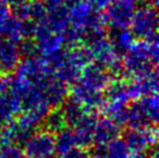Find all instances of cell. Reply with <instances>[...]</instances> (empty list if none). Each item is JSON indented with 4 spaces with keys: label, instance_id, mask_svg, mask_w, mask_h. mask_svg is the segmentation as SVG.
I'll return each instance as SVG.
<instances>
[{
    "label": "cell",
    "instance_id": "27",
    "mask_svg": "<svg viewBox=\"0 0 159 158\" xmlns=\"http://www.w3.org/2000/svg\"><path fill=\"white\" fill-rule=\"evenodd\" d=\"M19 49L21 57H31L37 55V47L34 40L31 39H23L19 43Z\"/></svg>",
    "mask_w": 159,
    "mask_h": 158
},
{
    "label": "cell",
    "instance_id": "24",
    "mask_svg": "<svg viewBox=\"0 0 159 158\" xmlns=\"http://www.w3.org/2000/svg\"><path fill=\"white\" fill-rule=\"evenodd\" d=\"M105 151L107 158H127L131 152L124 138L120 136L109 141L105 145Z\"/></svg>",
    "mask_w": 159,
    "mask_h": 158
},
{
    "label": "cell",
    "instance_id": "31",
    "mask_svg": "<svg viewBox=\"0 0 159 158\" xmlns=\"http://www.w3.org/2000/svg\"><path fill=\"white\" fill-rule=\"evenodd\" d=\"M9 84H11V77L8 75L6 73L0 75V95H2L8 91Z\"/></svg>",
    "mask_w": 159,
    "mask_h": 158
},
{
    "label": "cell",
    "instance_id": "25",
    "mask_svg": "<svg viewBox=\"0 0 159 158\" xmlns=\"http://www.w3.org/2000/svg\"><path fill=\"white\" fill-rule=\"evenodd\" d=\"M48 14V8L44 1L42 0H30V13L29 19L36 23L44 21Z\"/></svg>",
    "mask_w": 159,
    "mask_h": 158
},
{
    "label": "cell",
    "instance_id": "23",
    "mask_svg": "<svg viewBox=\"0 0 159 158\" xmlns=\"http://www.w3.org/2000/svg\"><path fill=\"white\" fill-rule=\"evenodd\" d=\"M80 70L73 66L71 63L65 59L61 65H58L56 69L52 70V77L61 80L65 84H73L77 81V79L79 77Z\"/></svg>",
    "mask_w": 159,
    "mask_h": 158
},
{
    "label": "cell",
    "instance_id": "34",
    "mask_svg": "<svg viewBox=\"0 0 159 158\" xmlns=\"http://www.w3.org/2000/svg\"><path fill=\"white\" fill-rule=\"evenodd\" d=\"M8 14H11L9 13V6H7L2 0H0V18H4Z\"/></svg>",
    "mask_w": 159,
    "mask_h": 158
},
{
    "label": "cell",
    "instance_id": "35",
    "mask_svg": "<svg viewBox=\"0 0 159 158\" xmlns=\"http://www.w3.org/2000/svg\"><path fill=\"white\" fill-rule=\"evenodd\" d=\"M127 158H150L145 152H133V155H129Z\"/></svg>",
    "mask_w": 159,
    "mask_h": 158
},
{
    "label": "cell",
    "instance_id": "37",
    "mask_svg": "<svg viewBox=\"0 0 159 158\" xmlns=\"http://www.w3.org/2000/svg\"><path fill=\"white\" fill-rule=\"evenodd\" d=\"M2 146H4V145H2V142H1V138H0V149H1Z\"/></svg>",
    "mask_w": 159,
    "mask_h": 158
},
{
    "label": "cell",
    "instance_id": "20",
    "mask_svg": "<svg viewBox=\"0 0 159 158\" xmlns=\"http://www.w3.org/2000/svg\"><path fill=\"white\" fill-rule=\"evenodd\" d=\"M61 109L63 112V115H64V118H65V122H66V126L69 127H75L79 121L83 118V116L85 115V113L87 110H85L79 104H77L75 101L71 100H65L61 106Z\"/></svg>",
    "mask_w": 159,
    "mask_h": 158
},
{
    "label": "cell",
    "instance_id": "15",
    "mask_svg": "<svg viewBox=\"0 0 159 158\" xmlns=\"http://www.w3.org/2000/svg\"><path fill=\"white\" fill-rule=\"evenodd\" d=\"M78 146L75 129L72 127H64L55 134V151L58 156H62L70 149Z\"/></svg>",
    "mask_w": 159,
    "mask_h": 158
},
{
    "label": "cell",
    "instance_id": "14",
    "mask_svg": "<svg viewBox=\"0 0 159 158\" xmlns=\"http://www.w3.org/2000/svg\"><path fill=\"white\" fill-rule=\"evenodd\" d=\"M136 37L134 36L130 29L127 28H119V29H113V33L109 36V41L111 42L115 50L122 55L129 51L134 47L136 42Z\"/></svg>",
    "mask_w": 159,
    "mask_h": 158
},
{
    "label": "cell",
    "instance_id": "32",
    "mask_svg": "<svg viewBox=\"0 0 159 158\" xmlns=\"http://www.w3.org/2000/svg\"><path fill=\"white\" fill-rule=\"evenodd\" d=\"M47 7H61V6H69L70 0H44Z\"/></svg>",
    "mask_w": 159,
    "mask_h": 158
},
{
    "label": "cell",
    "instance_id": "30",
    "mask_svg": "<svg viewBox=\"0 0 159 158\" xmlns=\"http://www.w3.org/2000/svg\"><path fill=\"white\" fill-rule=\"evenodd\" d=\"M89 5L92 6L95 11H103L108 7V5L111 2V0H87Z\"/></svg>",
    "mask_w": 159,
    "mask_h": 158
},
{
    "label": "cell",
    "instance_id": "36",
    "mask_svg": "<svg viewBox=\"0 0 159 158\" xmlns=\"http://www.w3.org/2000/svg\"><path fill=\"white\" fill-rule=\"evenodd\" d=\"M144 1H146L149 5H151V6H153V7H157L158 6V0H144Z\"/></svg>",
    "mask_w": 159,
    "mask_h": 158
},
{
    "label": "cell",
    "instance_id": "28",
    "mask_svg": "<svg viewBox=\"0 0 159 158\" xmlns=\"http://www.w3.org/2000/svg\"><path fill=\"white\" fill-rule=\"evenodd\" d=\"M13 15L20 20H28L30 13V0L23 1L21 4L13 6Z\"/></svg>",
    "mask_w": 159,
    "mask_h": 158
},
{
    "label": "cell",
    "instance_id": "6",
    "mask_svg": "<svg viewBox=\"0 0 159 158\" xmlns=\"http://www.w3.org/2000/svg\"><path fill=\"white\" fill-rule=\"evenodd\" d=\"M111 79H113L111 76L103 66L99 65L98 63L95 64L89 63V65H86L80 70L77 83L81 84L83 86L91 88L93 91L105 92Z\"/></svg>",
    "mask_w": 159,
    "mask_h": 158
},
{
    "label": "cell",
    "instance_id": "9",
    "mask_svg": "<svg viewBox=\"0 0 159 158\" xmlns=\"http://www.w3.org/2000/svg\"><path fill=\"white\" fill-rule=\"evenodd\" d=\"M127 90L130 100H137L139 98L156 93L158 90V72L157 69L136 76L131 78V81L127 83Z\"/></svg>",
    "mask_w": 159,
    "mask_h": 158
},
{
    "label": "cell",
    "instance_id": "18",
    "mask_svg": "<svg viewBox=\"0 0 159 158\" xmlns=\"http://www.w3.org/2000/svg\"><path fill=\"white\" fill-rule=\"evenodd\" d=\"M125 124L129 128H131V129H139V128L156 126V124L151 123V121L144 114V112L141 109V107L138 106L137 101H135L134 104L128 106V113H127Z\"/></svg>",
    "mask_w": 159,
    "mask_h": 158
},
{
    "label": "cell",
    "instance_id": "2",
    "mask_svg": "<svg viewBox=\"0 0 159 158\" xmlns=\"http://www.w3.org/2000/svg\"><path fill=\"white\" fill-rule=\"evenodd\" d=\"M129 27L134 36L142 40L157 34L158 14L156 7L151 5H144L139 8L137 7L130 19Z\"/></svg>",
    "mask_w": 159,
    "mask_h": 158
},
{
    "label": "cell",
    "instance_id": "16",
    "mask_svg": "<svg viewBox=\"0 0 159 158\" xmlns=\"http://www.w3.org/2000/svg\"><path fill=\"white\" fill-rule=\"evenodd\" d=\"M44 114L41 113L37 109H22L18 114L16 121L15 123L18 124L19 128L25 129V130H29V132H34L36 128L42 126V121H43Z\"/></svg>",
    "mask_w": 159,
    "mask_h": 158
},
{
    "label": "cell",
    "instance_id": "3",
    "mask_svg": "<svg viewBox=\"0 0 159 158\" xmlns=\"http://www.w3.org/2000/svg\"><path fill=\"white\" fill-rule=\"evenodd\" d=\"M52 76L48 64L43 58L37 56L25 57L20 61L15 69V77L29 84L43 83Z\"/></svg>",
    "mask_w": 159,
    "mask_h": 158
},
{
    "label": "cell",
    "instance_id": "38",
    "mask_svg": "<svg viewBox=\"0 0 159 158\" xmlns=\"http://www.w3.org/2000/svg\"><path fill=\"white\" fill-rule=\"evenodd\" d=\"M75 1H78V0H70V4H72V2H75Z\"/></svg>",
    "mask_w": 159,
    "mask_h": 158
},
{
    "label": "cell",
    "instance_id": "8",
    "mask_svg": "<svg viewBox=\"0 0 159 158\" xmlns=\"http://www.w3.org/2000/svg\"><path fill=\"white\" fill-rule=\"evenodd\" d=\"M69 99L75 101L79 104L87 112H95L101 110L106 102V97L103 95V92L93 91L91 88L83 86L79 83H73V86L71 88Z\"/></svg>",
    "mask_w": 159,
    "mask_h": 158
},
{
    "label": "cell",
    "instance_id": "26",
    "mask_svg": "<svg viewBox=\"0 0 159 158\" xmlns=\"http://www.w3.org/2000/svg\"><path fill=\"white\" fill-rule=\"evenodd\" d=\"M0 158H27V156L18 144H9L0 149Z\"/></svg>",
    "mask_w": 159,
    "mask_h": 158
},
{
    "label": "cell",
    "instance_id": "29",
    "mask_svg": "<svg viewBox=\"0 0 159 158\" xmlns=\"http://www.w3.org/2000/svg\"><path fill=\"white\" fill-rule=\"evenodd\" d=\"M91 154L86 148H81V146H75L66 151L62 156H58V158H89Z\"/></svg>",
    "mask_w": 159,
    "mask_h": 158
},
{
    "label": "cell",
    "instance_id": "12",
    "mask_svg": "<svg viewBox=\"0 0 159 158\" xmlns=\"http://www.w3.org/2000/svg\"><path fill=\"white\" fill-rule=\"evenodd\" d=\"M98 116L94 112H86L79 123L73 127L77 138V145L81 148H89L93 144V129Z\"/></svg>",
    "mask_w": 159,
    "mask_h": 158
},
{
    "label": "cell",
    "instance_id": "19",
    "mask_svg": "<svg viewBox=\"0 0 159 158\" xmlns=\"http://www.w3.org/2000/svg\"><path fill=\"white\" fill-rule=\"evenodd\" d=\"M66 61L77 69L81 70L89 63H92L93 57L87 47L75 45L70 48V50H66Z\"/></svg>",
    "mask_w": 159,
    "mask_h": 158
},
{
    "label": "cell",
    "instance_id": "22",
    "mask_svg": "<svg viewBox=\"0 0 159 158\" xmlns=\"http://www.w3.org/2000/svg\"><path fill=\"white\" fill-rule=\"evenodd\" d=\"M137 104L141 107V109L144 112V114L148 116V118L151 121L152 124H157L158 122V94L156 93H151L148 95L137 99Z\"/></svg>",
    "mask_w": 159,
    "mask_h": 158
},
{
    "label": "cell",
    "instance_id": "10",
    "mask_svg": "<svg viewBox=\"0 0 159 158\" xmlns=\"http://www.w3.org/2000/svg\"><path fill=\"white\" fill-rule=\"evenodd\" d=\"M21 61L19 43L0 36V72L9 75Z\"/></svg>",
    "mask_w": 159,
    "mask_h": 158
},
{
    "label": "cell",
    "instance_id": "5",
    "mask_svg": "<svg viewBox=\"0 0 159 158\" xmlns=\"http://www.w3.org/2000/svg\"><path fill=\"white\" fill-rule=\"evenodd\" d=\"M33 37L35 39L37 53H40L43 57L57 51L58 49H62L64 45L63 34L51 29L45 21L36 25V30Z\"/></svg>",
    "mask_w": 159,
    "mask_h": 158
},
{
    "label": "cell",
    "instance_id": "33",
    "mask_svg": "<svg viewBox=\"0 0 159 158\" xmlns=\"http://www.w3.org/2000/svg\"><path fill=\"white\" fill-rule=\"evenodd\" d=\"M89 158H107L105 146H95V150L93 151V154H91Z\"/></svg>",
    "mask_w": 159,
    "mask_h": 158
},
{
    "label": "cell",
    "instance_id": "13",
    "mask_svg": "<svg viewBox=\"0 0 159 158\" xmlns=\"http://www.w3.org/2000/svg\"><path fill=\"white\" fill-rule=\"evenodd\" d=\"M45 99L49 105L53 107H61L62 104L69 98V87L67 84L63 83L55 77H50L44 85Z\"/></svg>",
    "mask_w": 159,
    "mask_h": 158
},
{
    "label": "cell",
    "instance_id": "7",
    "mask_svg": "<svg viewBox=\"0 0 159 158\" xmlns=\"http://www.w3.org/2000/svg\"><path fill=\"white\" fill-rule=\"evenodd\" d=\"M124 141L131 152H145L149 148L157 144L158 130L156 126L139 129H129L124 135Z\"/></svg>",
    "mask_w": 159,
    "mask_h": 158
},
{
    "label": "cell",
    "instance_id": "4",
    "mask_svg": "<svg viewBox=\"0 0 159 158\" xmlns=\"http://www.w3.org/2000/svg\"><path fill=\"white\" fill-rule=\"evenodd\" d=\"M138 7V0H111L103 13L106 23L111 29L127 28Z\"/></svg>",
    "mask_w": 159,
    "mask_h": 158
},
{
    "label": "cell",
    "instance_id": "1",
    "mask_svg": "<svg viewBox=\"0 0 159 158\" xmlns=\"http://www.w3.org/2000/svg\"><path fill=\"white\" fill-rule=\"evenodd\" d=\"M23 152L27 158H53L55 151V134L47 129L34 130L23 143Z\"/></svg>",
    "mask_w": 159,
    "mask_h": 158
},
{
    "label": "cell",
    "instance_id": "11",
    "mask_svg": "<svg viewBox=\"0 0 159 158\" xmlns=\"http://www.w3.org/2000/svg\"><path fill=\"white\" fill-rule=\"evenodd\" d=\"M121 126L109 118H98L93 129V144L95 146L105 145L115 137L120 136Z\"/></svg>",
    "mask_w": 159,
    "mask_h": 158
},
{
    "label": "cell",
    "instance_id": "17",
    "mask_svg": "<svg viewBox=\"0 0 159 158\" xmlns=\"http://www.w3.org/2000/svg\"><path fill=\"white\" fill-rule=\"evenodd\" d=\"M101 110L107 118H111L113 121H115L121 127L123 124H125L127 113H128V105L127 104H122V102L107 100L106 99V102L101 108Z\"/></svg>",
    "mask_w": 159,
    "mask_h": 158
},
{
    "label": "cell",
    "instance_id": "21",
    "mask_svg": "<svg viewBox=\"0 0 159 158\" xmlns=\"http://www.w3.org/2000/svg\"><path fill=\"white\" fill-rule=\"evenodd\" d=\"M42 126L44 129L52 134H56L61 129L66 127V122H65V118H64L61 107H53L49 110L43 118Z\"/></svg>",
    "mask_w": 159,
    "mask_h": 158
}]
</instances>
